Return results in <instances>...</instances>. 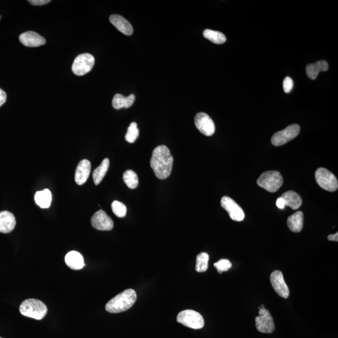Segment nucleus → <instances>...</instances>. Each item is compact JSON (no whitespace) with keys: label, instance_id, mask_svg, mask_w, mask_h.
<instances>
[{"label":"nucleus","instance_id":"nucleus-10","mask_svg":"<svg viewBox=\"0 0 338 338\" xmlns=\"http://www.w3.org/2000/svg\"><path fill=\"white\" fill-rule=\"evenodd\" d=\"M221 206L228 213L230 219L240 222L244 220L245 214L242 209L229 197H223L221 201Z\"/></svg>","mask_w":338,"mask_h":338},{"label":"nucleus","instance_id":"nucleus-11","mask_svg":"<svg viewBox=\"0 0 338 338\" xmlns=\"http://www.w3.org/2000/svg\"><path fill=\"white\" fill-rule=\"evenodd\" d=\"M195 125L197 129L206 136H211L216 130L215 124L208 114L200 113L194 118Z\"/></svg>","mask_w":338,"mask_h":338},{"label":"nucleus","instance_id":"nucleus-33","mask_svg":"<svg viewBox=\"0 0 338 338\" xmlns=\"http://www.w3.org/2000/svg\"><path fill=\"white\" fill-rule=\"evenodd\" d=\"M6 94L3 90L0 89V107L3 106L6 101Z\"/></svg>","mask_w":338,"mask_h":338},{"label":"nucleus","instance_id":"nucleus-34","mask_svg":"<svg viewBox=\"0 0 338 338\" xmlns=\"http://www.w3.org/2000/svg\"><path fill=\"white\" fill-rule=\"evenodd\" d=\"M276 206L280 209H284L285 208V202L282 197H279L276 201Z\"/></svg>","mask_w":338,"mask_h":338},{"label":"nucleus","instance_id":"nucleus-20","mask_svg":"<svg viewBox=\"0 0 338 338\" xmlns=\"http://www.w3.org/2000/svg\"><path fill=\"white\" fill-rule=\"evenodd\" d=\"M135 96L134 94H131L129 96L125 97L121 94H116L113 97V106L116 110L123 108H129L134 104Z\"/></svg>","mask_w":338,"mask_h":338},{"label":"nucleus","instance_id":"nucleus-32","mask_svg":"<svg viewBox=\"0 0 338 338\" xmlns=\"http://www.w3.org/2000/svg\"><path fill=\"white\" fill-rule=\"evenodd\" d=\"M51 0H29L28 2L33 5L41 6L48 4L51 2Z\"/></svg>","mask_w":338,"mask_h":338},{"label":"nucleus","instance_id":"nucleus-28","mask_svg":"<svg viewBox=\"0 0 338 338\" xmlns=\"http://www.w3.org/2000/svg\"><path fill=\"white\" fill-rule=\"evenodd\" d=\"M139 135V130L137 127V123H131L127 129V134L125 135V140L128 142L134 143L137 140Z\"/></svg>","mask_w":338,"mask_h":338},{"label":"nucleus","instance_id":"nucleus-24","mask_svg":"<svg viewBox=\"0 0 338 338\" xmlns=\"http://www.w3.org/2000/svg\"><path fill=\"white\" fill-rule=\"evenodd\" d=\"M109 166H110V161L109 159L106 158L102 162L101 166L95 169L94 173H93V179H94L95 185H97L101 184L109 170Z\"/></svg>","mask_w":338,"mask_h":338},{"label":"nucleus","instance_id":"nucleus-6","mask_svg":"<svg viewBox=\"0 0 338 338\" xmlns=\"http://www.w3.org/2000/svg\"><path fill=\"white\" fill-rule=\"evenodd\" d=\"M316 182L322 189L329 192H334L338 189V182L337 177L330 171L325 168H319L315 172Z\"/></svg>","mask_w":338,"mask_h":338},{"label":"nucleus","instance_id":"nucleus-13","mask_svg":"<svg viewBox=\"0 0 338 338\" xmlns=\"http://www.w3.org/2000/svg\"><path fill=\"white\" fill-rule=\"evenodd\" d=\"M91 224L93 227L99 230H111L113 227V220L102 210L96 212L93 215Z\"/></svg>","mask_w":338,"mask_h":338},{"label":"nucleus","instance_id":"nucleus-30","mask_svg":"<svg viewBox=\"0 0 338 338\" xmlns=\"http://www.w3.org/2000/svg\"><path fill=\"white\" fill-rule=\"evenodd\" d=\"M214 266L219 273L222 274L224 271H227L231 268L232 263L228 259H223L214 263Z\"/></svg>","mask_w":338,"mask_h":338},{"label":"nucleus","instance_id":"nucleus-12","mask_svg":"<svg viewBox=\"0 0 338 338\" xmlns=\"http://www.w3.org/2000/svg\"><path fill=\"white\" fill-rule=\"evenodd\" d=\"M271 282L273 289L280 296L287 299L289 296V289L285 283L284 276L280 271H275L271 274Z\"/></svg>","mask_w":338,"mask_h":338},{"label":"nucleus","instance_id":"nucleus-7","mask_svg":"<svg viewBox=\"0 0 338 338\" xmlns=\"http://www.w3.org/2000/svg\"><path fill=\"white\" fill-rule=\"evenodd\" d=\"M94 64L95 58L92 55L81 54L76 57L74 59L71 70L76 75H84L91 71Z\"/></svg>","mask_w":338,"mask_h":338},{"label":"nucleus","instance_id":"nucleus-4","mask_svg":"<svg viewBox=\"0 0 338 338\" xmlns=\"http://www.w3.org/2000/svg\"><path fill=\"white\" fill-rule=\"evenodd\" d=\"M283 178L278 171H268L262 173L258 179V184L268 192L274 193L278 191L282 186Z\"/></svg>","mask_w":338,"mask_h":338},{"label":"nucleus","instance_id":"nucleus-17","mask_svg":"<svg viewBox=\"0 0 338 338\" xmlns=\"http://www.w3.org/2000/svg\"><path fill=\"white\" fill-rule=\"evenodd\" d=\"M112 24L116 29L126 35H132L134 30L132 25L123 16L118 15H113L109 18Z\"/></svg>","mask_w":338,"mask_h":338},{"label":"nucleus","instance_id":"nucleus-9","mask_svg":"<svg viewBox=\"0 0 338 338\" xmlns=\"http://www.w3.org/2000/svg\"><path fill=\"white\" fill-rule=\"evenodd\" d=\"M257 330L262 333H272L275 330V324L270 311L266 308L259 311V316L255 318Z\"/></svg>","mask_w":338,"mask_h":338},{"label":"nucleus","instance_id":"nucleus-18","mask_svg":"<svg viewBox=\"0 0 338 338\" xmlns=\"http://www.w3.org/2000/svg\"><path fill=\"white\" fill-rule=\"evenodd\" d=\"M65 261L68 267L73 270H79L84 267V259L82 254L77 251H70L66 254Z\"/></svg>","mask_w":338,"mask_h":338},{"label":"nucleus","instance_id":"nucleus-31","mask_svg":"<svg viewBox=\"0 0 338 338\" xmlns=\"http://www.w3.org/2000/svg\"><path fill=\"white\" fill-rule=\"evenodd\" d=\"M293 81L289 77H285L283 82V89L285 93H289L293 88Z\"/></svg>","mask_w":338,"mask_h":338},{"label":"nucleus","instance_id":"nucleus-5","mask_svg":"<svg viewBox=\"0 0 338 338\" xmlns=\"http://www.w3.org/2000/svg\"><path fill=\"white\" fill-rule=\"evenodd\" d=\"M178 323L185 327L194 330H199L204 327V320L201 314L191 309L181 311L177 317Z\"/></svg>","mask_w":338,"mask_h":338},{"label":"nucleus","instance_id":"nucleus-2","mask_svg":"<svg viewBox=\"0 0 338 338\" xmlns=\"http://www.w3.org/2000/svg\"><path fill=\"white\" fill-rule=\"evenodd\" d=\"M137 293L132 289L125 290L107 303L106 309L110 313H120L127 311L136 302Z\"/></svg>","mask_w":338,"mask_h":338},{"label":"nucleus","instance_id":"nucleus-1","mask_svg":"<svg viewBox=\"0 0 338 338\" xmlns=\"http://www.w3.org/2000/svg\"><path fill=\"white\" fill-rule=\"evenodd\" d=\"M173 163V157L168 147L159 146L154 149L151 159V166L155 175L159 179H166L170 176Z\"/></svg>","mask_w":338,"mask_h":338},{"label":"nucleus","instance_id":"nucleus-37","mask_svg":"<svg viewBox=\"0 0 338 338\" xmlns=\"http://www.w3.org/2000/svg\"><path fill=\"white\" fill-rule=\"evenodd\" d=\"M0 338H3L0 337Z\"/></svg>","mask_w":338,"mask_h":338},{"label":"nucleus","instance_id":"nucleus-29","mask_svg":"<svg viewBox=\"0 0 338 338\" xmlns=\"http://www.w3.org/2000/svg\"><path fill=\"white\" fill-rule=\"evenodd\" d=\"M112 209H113V213L115 214L116 216L118 218H124L127 214V208L124 204L122 202L115 201L112 204Z\"/></svg>","mask_w":338,"mask_h":338},{"label":"nucleus","instance_id":"nucleus-21","mask_svg":"<svg viewBox=\"0 0 338 338\" xmlns=\"http://www.w3.org/2000/svg\"><path fill=\"white\" fill-rule=\"evenodd\" d=\"M304 215L301 211H297L287 219V225L293 232H301L303 227Z\"/></svg>","mask_w":338,"mask_h":338},{"label":"nucleus","instance_id":"nucleus-27","mask_svg":"<svg viewBox=\"0 0 338 338\" xmlns=\"http://www.w3.org/2000/svg\"><path fill=\"white\" fill-rule=\"evenodd\" d=\"M209 256L206 252H201L196 258V270L198 273L206 272L208 269Z\"/></svg>","mask_w":338,"mask_h":338},{"label":"nucleus","instance_id":"nucleus-26","mask_svg":"<svg viewBox=\"0 0 338 338\" xmlns=\"http://www.w3.org/2000/svg\"><path fill=\"white\" fill-rule=\"evenodd\" d=\"M123 180L131 189H134L139 185V178L137 173L132 170H126L123 175Z\"/></svg>","mask_w":338,"mask_h":338},{"label":"nucleus","instance_id":"nucleus-3","mask_svg":"<svg viewBox=\"0 0 338 338\" xmlns=\"http://www.w3.org/2000/svg\"><path fill=\"white\" fill-rule=\"evenodd\" d=\"M20 312L23 316L37 320H41L46 316L48 309L45 304L39 299L25 300L20 306Z\"/></svg>","mask_w":338,"mask_h":338},{"label":"nucleus","instance_id":"nucleus-36","mask_svg":"<svg viewBox=\"0 0 338 338\" xmlns=\"http://www.w3.org/2000/svg\"><path fill=\"white\" fill-rule=\"evenodd\" d=\"M260 308H261H261H265V307H264V304H261Z\"/></svg>","mask_w":338,"mask_h":338},{"label":"nucleus","instance_id":"nucleus-35","mask_svg":"<svg viewBox=\"0 0 338 338\" xmlns=\"http://www.w3.org/2000/svg\"><path fill=\"white\" fill-rule=\"evenodd\" d=\"M328 239L331 241H338V233H336L335 234H331L328 237Z\"/></svg>","mask_w":338,"mask_h":338},{"label":"nucleus","instance_id":"nucleus-14","mask_svg":"<svg viewBox=\"0 0 338 338\" xmlns=\"http://www.w3.org/2000/svg\"><path fill=\"white\" fill-rule=\"evenodd\" d=\"M19 40L24 46L28 47H40L46 43V40L44 37L35 32L23 33L19 37Z\"/></svg>","mask_w":338,"mask_h":338},{"label":"nucleus","instance_id":"nucleus-25","mask_svg":"<svg viewBox=\"0 0 338 338\" xmlns=\"http://www.w3.org/2000/svg\"><path fill=\"white\" fill-rule=\"evenodd\" d=\"M203 35L206 39L210 40L211 42L215 44H223L226 42V37L223 33L209 29L204 30Z\"/></svg>","mask_w":338,"mask_h":338},{"label":"nucleus","instance_id":"nucleus-23","mask_svg":"<svg viewBox=\"0 0 338 338\" xmlns=\"http://www.w3.org/2000/svg\"><path fill=\"white\" fill-rule=\"evenodd\" d=\"M52 201V195L51 190L45 189L42 191L36 192L35 201L38 206L42 209H47L51 206Z\"/></svg>","mask_w":338,"mask_h":338},{"label":"nucleus","instance_id":"nucleus-19","mask_svg":"<svg viewBox=\"0 0 338 338\" xmlns=\"http://www.w3.org/2000/svg\"><path fill=\"white\" fill-rule=\"evenodd\" d=\"M329 68V65L327 61L320 60L316 61L315 63L308 64L306 66V74L311 80H315L317 78L319 73L321 71H326Z\"/></svg>","mask_w":338,"mask_h":338},{"label":"nucleus","instance_id":"nucleus-15","mask_svg":"<svg viewBox=\"0 0 338 338\" xmlns=\"http://www.w3.org/2000/svg\"><path fill=\"white\" fill-rule=\"evenodd\" d=\"M90 170H91V164L87 159H83L78 164L75 171V180L78 185L84 184L89 178Z\"/></svg>","mask_w":338,"mask_h":338},{"label":"nucleus","instance_id":"nucleus-8","mask_svg":"<svg viewBox=\"0 0 338 338\" xmlns=\"http://www.w3.org/2000/svg\"><path fill=\"white\" fill-rule=\"evenodd\" d=\"M300 130L301 128L298 125L288 126L284 130L275 133L271 139V142L275 146H283L295 139L299 135Z\"/></svg>","mask_w":338,"mask_h":338},{"label":"nucleus","instance_id":"nucleus-22","mask_svg":"<svg viewBox=\"0 0 338 338\" xmlns=\"http://www.w3.org/2000/svg\"><path fill=\"white\" fill-rule=\"evenodd\" d=\"M282 198L285 202V206L289 207L293 210H297L302 205V199L296 192L289 190L282 195Z\"/></svg>","mask_w":338,"mask_h":338},{"label":"nucleus","instance_id":"nucleus-16","mask_svg":"<svg viewBox=\"0 0 338 338\" xmlns=\"http://www.w3.org/2000/svg\"><path fill=\"white\" fill-rule=\"evenodd\" d=\"M15 225L16 219L13 214L6 211L0 212V232H11Z\"/></svg>","mask_w":338,"mask_h":338}]
</instances>
